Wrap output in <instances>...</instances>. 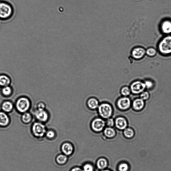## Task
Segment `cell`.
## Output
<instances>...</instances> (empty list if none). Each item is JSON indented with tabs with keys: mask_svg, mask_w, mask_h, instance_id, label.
<instances>
[{
	"mask_svg": "<svg viewBox=\"0 0 171 171\" xmlns=\"http://www.w3.org/2000/svg\"><path fill=\"white\" fill-rule=\"evenodd\" d=\"M13 13V8L10 3L0 1V20H6L10 19Z\"/></svg>",
	"mask_w": 171,
	"mask_h": 171,
	"instance_id": "6da1fadb",
	"label": "cell"
},
{
	"mask_svg": "<svg viewBox=\"0 0 171 171\" xmlns=\"http://www.w3.org/2000/svg\"><path fill=\"white\" fill-rule=\"evenodd\" d=\"M98 112L100 116L103 118L108 119L112 116L113 109L112 105L108 103H102L98 107Z\"/></svg>",
	"mask_w": 171,
	"mask_h": 171,
	"instance_id": "7a4b0ae2",
	"label": "cell"
},
{
	"mask_svg": "<svg viewBox=\"0 0 171 171\" xmlns=\"http://www.w3.org/2000/svg\"><path fill=\"white\" fill-rule=\"evenodd\" d=\"M159 49L160 52L163 54L171 53V36H166L161 41Z\"/></svg>",
	"mask_w": 171,
	"mask_h": 171,
	"instance_id": "3957f363",
	"label": "cell"
},
{
	"mask_svg": "<svg viewBox=\"0 0 171 171\" xmlns=\"http://www.w3.org/2000/svg\"><path fill=\"white\" fill-rule=\"evenodd\" d=\"M30 105V101L29 99L24 97L18 100L16 106L18 112L21 113H25L29 109Z\"/></svg>",
	"mask_w": 171,
	"mask_h": 171,
	"instance_id": "277c9868",
	"label": "cell"
},
{
	"mask_svg": "<svg viewBox=\"0 0 171 171\" xmlns=\"http://www.w3.org/2000/svg\"><path fill=\"white\" fill-rule=\"evenodd\" d=\"M32 132L34 135L37 138L43 137L46 134V130L43 124L40 122L35 123L32 127Z\"/></svg>",
	"mask_w": 171,
	"mask_h": 171,
	"instance_id": "5b68a950",
	"label": "cell"
},
{
	"mask_svg": "<svg viewBox=\"0 0 171 171\" xmlns=\"http://www.w3.org/2000/svg\"><path fill=\"white\" fill-rule=\"evenodd\" d=\"M146 88L144 82L140 81L133 82L131 85L130 89L134 94H139L144 92Z\"/></svg>",
	"mask_w": 171,
	"mask_h": 171,
	"instance_id": "8992f818",
	"label": "cell"
},
{
	"mask_svg": "<svg viewBox=\"0 0 171 171\" xmlns=\"http://www.w3.org/2000/svg\"><path fill=\"white\" fill-rule=\"evenodd\" d=\"M106 125V122L104 120L97 118L92 121L91 127L93 131L96 132H100L103 130Z\"/></svg>",
	"mask_w": 171,
	"mask_h": 171,
	"instance_id": "52a82bcc",
	"label": "cell"
},
{
	"mask_svg": "<svg viewBox=\"0 0 171 171\" xmlns=\"http://www.w3.org/2000/svg\"><path fill=\"white\" fill-rule=\"evenodd\" d=\"M131 101L130 98L127 97L119 98L117 101V105L121 110H126L130 107Z\"/></svg>",
	"mask_w": 171,
	"mask_h": 171,
	"instance_id": "ba28073f",
	"label": "cell"
},
{
	"mask_svg": "<svg viewBox=\"0 0 171 171\" xmlns=\"http://www.w3.org/2000/svg\"><path fill=\"white\" fill-rule=\"evenodd\" d=\"M35 115L36 119L41 122L47 121L49 117L48 113L44 109H38L36 111Z\"/></svg>",
	"mask_w": 171,
	"mask_h": 171,
	"instance_id": "9c48e42d",
	"label": "cell"
},
{
	"mask_svg": "<svg viewBox=\"0 0 171 171\" xmlns=\"http://www.w3.org/2000/svg\"><path fill=\"white\" fill-rule=\"evenodd\" d=\"M115 124L116 127L121 130L126 129L128 125L126 119L121 116L118 117L115 119Z\"/></svg>",
	"mask_w": 171,
	"mask_h": 171,
	"instance_id": "30bf717a",
	"label": "cell"
},
{
	"mask_svg": "<svg viewBox=\"0 0 171 171\" xmlns=\"http://www.w3.org/2000/svg\"><path fill=\"white\" fill-rule=\"evenodd\" d=\"M145 106V101L140 98H137L133 101V109L136 111H140L144 108Z\"/></svg>",
	"mask_w": 171,
	"mask_h": 171,
	"instance_id": "8fae6325",
	"label": "cell"
},
{
	"mask_svg": "<svg viewBox=\"0 0 171 171\" xmlns=\"http://www.w3.org/2000/svg\"><path fill=\"white\" fill-rule=\"evenodd\" d=\"M145 53V50L141 48H137L134 49L132 51L133 57L136 59H140L144 57Z\"/></svg>",
	"mask_w": 171,
	"mask_h": 171,
	"instance_id": "7c38bea8",
	"label": "cell"
},
{
	"mask_svg": "<svg viewBox=\"0 0 171 171\" xmlns=\"http://www.w3.org/2000/svg\"><path fill=\"white\" fill-rule=\"evenodd\" d=\"M161 29L166 34L171 33V21L166 20L164 21L161 25Z\"/></svg>",
	"mask_w": 171,
	"mask_h": 171,
	"instance_id": "4fadbf2b",
	"label": "cell"
},
{
	"mask_svg": "<svg viewBox=\"0 0 171 171\" xmlns=\"http://www.w3.org/2000/svg\"><path fill=\"white\" fill-rule=\"evenodd\" d=\"M87 105L90 109H95L99 107V101L95 98H91L87 101Z\"/></svg>",
	"mask_w": 171,
	"mask_h": 171,
	"instance_id": "5bb4252c",
	"label": "cell"
},
{
	"mask_svg": "<svg viewBox=\"0 0 171 171\" xmlns=\"http://www.w3.org/2000/svg\"><path fill=\"white\" fill-rule=\"evenodd\" d=\"M63 153L66 155L71 154L73 151V147L71 144L68 143L64 144L61 147Z\"/></svg>",
	"mask_w": 171,
	"mask_h": 171,
	"instance_id": "9a60e30c",
	"label": "cell"
},
{
	"mask_svg": "<svg viewBox=\"0 0 171 171\" xmlns=\"http://www.w3.org/2000/svg\"><path fill=\"white\" fill-rule=\"evenodd\" d=\"M10 123V119L5 113L0 112V126H5Z\"/></svg>",
	"mask_w": 171,
	"mask_h": 171,
	"instance_id": "2e32d148",
	"label": "cell"
},
{
	"mask_svg": "<svg viewBox=\"0 0 171 171\" xmlns=\"http://www.w3.org/2000/svg\"><path fill=\"white\" fill-rule=\"evenodd\" d=\"M11 80L6 75L0 76V86L6 87L10 84Z\"/></svg>",
	"mask_w": 171,
	"mask_h": 171,
	"instance_id": "e0dca14e",
	"label": "cell"
},
{
	"mask_svg": "<svg viewBox=\"0 0 171 171\" xmlns=\"http://www.w3.org/2000/svg\"><path fill=\"white\" fill-rule=\"evenodd\" d=\"M2 108L4 112H10L13 108V105L10 102L6 101L3 103Z\"/></svg>",
	"mask_w": 171,
	"mask_h": 171,
	"instance_id": "ac0fdd59",
	"label": "cell"
},
{
	"mask_svg": "<svg viewBox=\"0 0 171 171\" xmlns=\"http://www.w3.org/2000/svg\"><path fill=\"white\" fill-rule=\"evenodd\" d=\"M104 133L106 136L112 137L115 135V131L113 128L111 127H108L105 128L104 131Z\"/></svg>",
	"mask_w": 171,
	"mask_h": 171,
	"instance_id": "d6986e66",
	"label": "cell"
},
{
	"mask_svg": "<svg viewBox=\"0 0 171 171\" xmlns=\"http://www.w3.org/2000/svg\"><path fill=\"white\" fill-rule=\"evenodd\" d=\"M67 159V157L65 155L59 154L57 157L56 161L58 164L62 165L66 163Z\"/></svg>",
	"mask_w": 171,
	"mask_h": 171,
	"instance_id": "ffe728a7",
	"label": "cell"
},
{
	"mask_svg": "<svg viewBox=\"0 0 171 171\" xmlns=\"http://www.w3.org/2000/svg\"><path fill=\"white\" fill-rule=\"evenodd\" d=\"M32 117L31 114L29 113H25L22 115V120L23 122L28 123L30 122L31 120Z\"/></svg>",
	"mask_w": 171,
	"mask_h": 171,
	"instance_id": "44dd1931",
	"label": "cell"
},
{
	"mask_svg": "<svg viewBox=\"0 0 171 171\" xmlns=\"http://www.w3.org/2000/svg\"><path fill=\"white\" fill-rule=\"evenodd\" d=\"M97 164L98 167L99 169H102L106 168L107 166V162L105 159H101L98 161Z\"/></svg>",
	"mask_w": 171,
	"mask_h": 171,
	"instance_id": "7402d4cb",
	"label": "cell"
},
{
	"mask_svg": "<svg viewBox=\"0 0 171 171\" xmlns=\"http://www.w3.org/2000/svg\"><path fill=\"white\" fill-rule=\"evenodd\" d=\"M124 135L128 138L132 137L134 135V132L133 129L130 128H128L125 129L124 131Z\"/></svg>",
	"mask_w": 171,
	"mask_h": 171,
	"instance_id": "603a6c76",
	"label": "cell"
},
{
	"mask_svg": "<svg viewBox=\"0 0 171 171\" xmlns=\"http://www.w3.org/2000/svg\"><path fill=\"white\" fill-rule=\"evenodd\" d=\"M121 92L122 95L126 96L130 95L131 90L127 86L124 87L122 88Z\"/></svg>",
	"mask_w": 171,
	"mask_h": 171,
	"instance_id": "cb8c5ba5",
	"label": "cell"
},
{
	"mask_svg": "<svg viewBox=\"0 0 171 171\" xmlns=\"http://www.w3.org/2000/svg\"><path fill=\"white\" fill-rule=\"evenodd\" d=\"M2 93L5 96L10 95L12 93V89L10 87L7 86L4 87L2 89Z\"/></svg>",
	"mask_w": 171,
	"mask_h": 171,
	"instance_id": "d4e9b609",
	"label": "cell"
},
{
	"mask_svg": "<svg viewBox=\"0 0 171 171\" xmlns=\"http://www.w3.org/2000/svg\"><path fill=\"white\" fill-rule=\"evenodd\" d=\"M140 94V98L144 101L148 100L149 99L150 95L148 92L144 91Z\"/></svg>",
	"mask_w": 171,
	"mask_h": 171,
	"instance_id": "484cf974",
	"label": "cell"
},
{
	"mask_svg": "<svg viewBox=\"0 0 171 171\" xmlns=\"http://www.w3.org/2000/svg\"><path fill=\"white\" fill-rule=\"evenodd\" d=\"M45 135L47 137L50 139H52L54 138L55 136V132L52 131H48L46 132Z\"/></svg>",
	"mask_w": 171,
	"mask_h": 171,
	"instance_id": "4316f807",
	"label": "cell"
},
{
	"mask_svg": "<svg viewBox=\"0 0 171 171\" xmlns=\"http://www.w3.org/2000/svg\"><path fill=\"white\" fill-rule=\"evenodd\" d=\"M128 169V165L126 164H121L119 166V169L120 171H127Z\"/></svg>",
	"mask_w": 171,
	"mask_h": 171,
	"instance_id": "83f0119b",
	"label": "cell"
},
{
	"mask_svg": "<svg viewBox=\"0 0 171 171\" xmlns=\"http://www.w3.org/2000/svg\"><path fill=\"white\" fill-rule=\"evenodd\" d=\"M146 53L150 56H153L155 55L156 51L153 48H150L147 50Z\"/></svg>",
	"mask_w": 171,
	"mask_h": 171,
	"instance_id": "f1b7e54d",
	"label": "cell"
},
{
	"mask_svg": "<svg viewBox=\"0 0 171 171\" xmlns=\"http://www.w3.org/2000/svg\"><path fill=\"white\" fill-rule=\"evenodd\" d=\"M106 124L109 127H112L114 126V120L113 118H108L106 122Z\"/></svg>",
	"mask_w": 171,
	"mask_h": 171,
	"instance_id": "f546056e",
	"label": "cell"
},
{
	"mask_svg": "<svg viewBox=\"0 0 171 171\" xmlns=\"http://www.w3.org/2000/svg\"><path fill=\"white\" fill-rule=\"evenodd\" d=\"M145 84L146 88L148 89L151 88L154 86V83L151 81L150 80H147L145 81Z\"/></svg>",
	"mask_w": 171,
	"mask_h": 171,
	"instance_id": "4dcf8cb0",
	"label": "cell"
},
{
	"mask_svg": "<svg viewBox=\"0 0 171 171\" xmlns=\"http://www.w3.org/2000/svg\"><path fill=\"white\" fill-rule=\"evenodd\" d=\"M93 166L89 164H87L84 166L83 171H93Z\"/></svg>",
	"mask_w": 171,
	"mask_h": 171,
	"instance_id": "1f68e13d",
	"label": "cell"
},
{
	"mask_svg": "<svg viewBox=\"0 0 171 171\" xmlns=\"http://www.w3.org/2000/svg\"><path fill=\"white\" fill-rule=\"evenodd\" d=\"M45 108V105L43 103H40L38 105V109H44Z\"/></svg>",
	"mask_w": 171,
	"mask_h": 171,
	"instance_id": "d6a6232c",
	"label": "cell"
},
{
	"mask_svg": "<svg viewBox=\"0 0 171 171\" xmlns=\"http://www.w3.org/2000/svg\"><path fill=\"white\" fill-rule=\"evenodd\" d=\"M71 171H83L80 168H76L73 169Z\"/></svg>",
	"mask_w": 171,
	"mask_h": 171,
	"instance_id": "836d02e7",
	"label": "cell"
},
{
	"mask_svg": "<svg viewBox=\"0 0 171 171\" xmlns=\"http://www.w3.org/2000/svg\"><path fill=\"white\" fill-rule=\"evenodd\" d=\"M110 171L108 170H103V171Z\"/></svg>",
	"mask_w": 171,
	"mask_h": 171,
	"instance_id": "e575fe53",
	"label": "cell"
}]
</instances>
